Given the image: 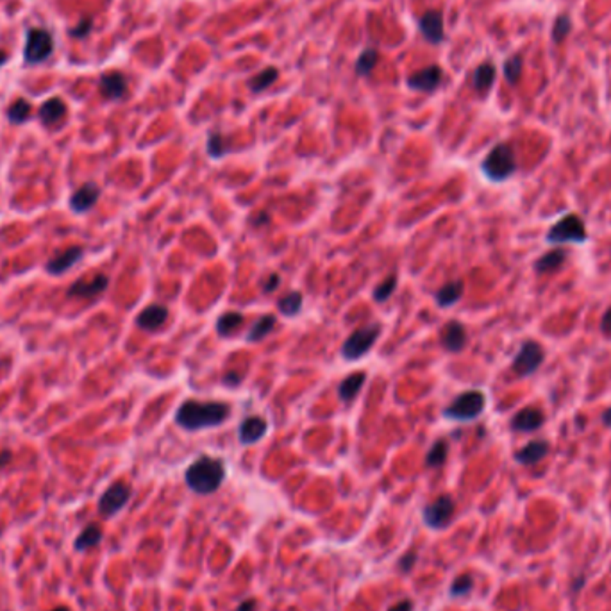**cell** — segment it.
<instances>
[{
	"label": "cell",
	"instance_id": "1",
	"mask_svg": "<svg viewBox=\"0 0 611 611\" xmlns=\"http://www.w3.org/2000/svg\"><path fill=\"white\" fill-rule=\"evenodd\" d=\"M231 415V406L218 401H184L175 413V424L184 431H201L222 426Z\"/></svg>",
	"mask_w": 611,
	"mask_h": 611
},
{
	"label": "cell",
	"instance_id": "2",
	"mask_svg": "<svg viewBox=\"0 0 611 611\" xmlns=\"http://www.w3.org/2000/svg\"><path fill=\"white\" fill-rule=\"evenodd\" d=\"M225 479V463L218 458L201 456L186 468L184 481L199 496H211Z\"/></svg>",
	"mask_w": 611,
	"mask_h": 611
},
{
	"label": "cell",
	"instance_id": "3",
	"mask_svg": "<svg viewBox=\"0 0 611 611\" xmlns=\"http://www.w3.org/2000/svg\"><path fill=\"white\" fill-rule=\"evenodd\" d=\"M481 168H483L484 175L493 182H503L510 179L517 170V159H515L513 149L508 144L496 145L483 159Z\"/></svg>",
	"mask_w": 611,
	"mask_h": 611
},
{
	"label": "cell",
	"instance_id": "4",
	"mask_svg": "<svg viewBox=\"0 0 611 611\" xmlns=\"http://www.w3.org/2000/svg\"><path fill=\"white\" fill-rule=\"evenodd\" d=\"M486 406V397L481 390H467L458 395L443 410V417L449 420L470 422L481 417Z\"/></svg>",
	"mask_w": 611,
	"mask_h": 611
},
{
	"label": "cell",
	"instance_id": "5",
	"mask_svg": "<svg viewBox=\"0 0 611 611\" xmlns=\"http://www.w3.org/2000/svg\"><path fill=\"white\" fill-rule=\"evenodd\" d=\"M381 334V324H372L363 325V327L356 329L347 340L341 345V358L345 361H358L370 352V348L374 347V344L377 341Z\"/></svg>",
	"mask_w": 611,
	"mask_h": 611
},
{
	"label": "cell",
	"instance_id": "6",
	"mask_svg": "<svg viewBox=\"0 0 611 611\" xmlns=\"http://www.w3.org/2000/svg\"><path fill=\"white\" fill-rule=\"evenodd\" d=\"M588 240L586 234V225L581 220V217L570 213L558 220L547 232V241L553 245L563 244H584Z\"/></svg>",
	"mask_w": 611,
	"mask_h": 611
},
{
	"label": "cell",
	"instance_id": "7",
	"mask_svg": "<svg viewBox=\"0 0 611 611\" xmlns=\"http://www.w3.org/2000/svg\"><path fill=\"white\" fill-rule=\"evenodd\" d=\"M54 52V39L46 29H29L23 45V63L29 66L46 61Z\"/></svg>",
	"mask_w": 611,
	"mask_h": 611
},
{
	"label": "cell",
	"instance_id": "8",
	"mask_svg": "<svg viewBox=\"0 0 611 611\" xmlns=\"http://www.w3.org/2000/svg\"><path fill=\"white\" fill-rule=\"evenodd\" d=\"M543 360H546V351L542 345L534 340H526L520 345V351L515 356L511 368L519 377H527L542 367Z\"/></svg>",
	"mask_w": 611,
	"mask_h": 611
},
{
	"label": "cell",
	"instance_id": "9",
	"mask_svg": "<svg viewBox=\"0 0 611 611\" xmlns=\"http://www.w3.org/2000/svg\"><path fill=\"white\" fill-rule=\"evenodd\" d=\"M454 511H456V504H454L453 497L440 496L436 500H433V503H429L424 508L422 517H424L426 526H429L431 529H443L453 520Z\"/></svg>",
	"mask_w": 611,
	"mask_h": 611
},
{
	"label": "cell",
	"instance_id": "10",
	"mask_svg": "<svg viewBox=\"0 0 611 611\" xmlns=\"http://www.w3.org/2000/svg\"><path fill=\"white\" fill-rule=\"evenodd\" d=\"M131 486L125 483H113L99 499V511L104 517H113L120 510H124L125 504L131 499Z\"/></svg>",
	"mask_w": 611,
	"mask_h": 611
},
{
	"label": "cell",
	"instance_id": "11",
	"mask_svg": "<svg viewBox=\"0 0 611 611\" xmlns=\"http://www.w3.org/2000/svg\"><path fill=\"white\" fill-rule=\"evenodd\" d=\"M443 81V70L438 65H429L426 68L418 70L413 75L408 77V86L415 92L431 93L438 88Z\"/></svg>",
	"mask_w": 611,
	"mask_h": 611
},
{
	"label": "cell",
	"instance_id": "12",
	"mask_svg": "<svg viewBox=\"0 0 611 611\" xmlns=\"http://www.w3.org/2000/svg\"><path fill=\"white\" fill-rule=\"evenodd\" d=\"M109 286L108 275L97 274L89 279H77L72 286L68 288L66 295L72 298H93L99 297L102 291H106V288Z\"/></svg>",
	"mask_w": 611,
	"mask_h": 611
},
{
	"label": "cell",
	"instance_id": "13",
	"mask_svg": "<svg viewBox=\"0 0 611 611\" xmlns=\"http://www.w3.org/2000/svg\"><path fill=\"white\" fill-rule=\"evenodd\" d=\"M99 199H101V188L95 182H84L72 194L68 206L75 215H84L97 204Z\"/></svg>",
	"mask_w": 611,
	"mask_h": 611
},
{
	"label": "cell",
	"instance_id": "14",
	"mask_svg": "<svg viewBox=\"0 0 611 611\" xmlns=\"http://www.w3.org/2000/svg\"><path fill=\"white\" fill-rule=\"evenodd\" d=\"M129 82L122 72L118 70H111V72H106L99 79V89H101L102 97L108 99V101H120L125 97L127 93Z\"/></svg>",
	"mask_w": 611,
	"mask_h": 611
},
{
	"label": "cell",
	"instance_id": "15",
	"mask_svg": "<svg viewBox=\"0 0 611 611\" xmlns=\"http://www.w3.org/2000/svg\"><path fill=\"white\" fill-rule=\"evenodd\" d=\"M418 31L422 32V36L427 39L433 45H440L445 39V31H443V15L438 9H429L418 20Z\"/></svg>",
	"mask_w": 611,
	"mask_h": 611
},
{
	"label": "cell",
	"instance_id": "16",
	"mask_svg": "<svg viewBox=\"0 0 611 611\" xmlns=\"http://www.w3.org/2000/svg\"><path fill=\"white\" fill-rule=\"evenodd\" d=\"M268 431V424L260 415H251L241 420L240 427H238V440L241 445H254L260 440H263L265 434Z\"/></svg>",
	"mask_w": 611,
	"mask_h": 611
},
{
	"label": "cell",
	"instance_id": "17",
	"mask_svg": "<svg viewBox=\"0 0 611 611\" xmlns=\"http://www.w3.org/2000/svg\"><path fill=\"white\" fill-rule=\"evenodd\" d=\"M84 256V248L75 245V247H68L63 252H58L51 258V260L45 263V270L51 275H63L65 272H68L70 268L74 267L75 263L81 261V258Z\"/></svg>",
	"mask_w": 611,
	"mask_h": 611
},
{
	"label": "cell",
	"instance_id": "18",
	"mask_svg": "<svg viewBox=\"0 0 611 611\" xmlns=\"http://www.w3.org/2000/svg\"><path fill=\"white\" fill-rule=\"evenodd\" d=\"M546 415L540 408H524L511 418V429L517 433H534L543 426Z\"/></svg>",
	"mask_w": 611,
	"mask_h": 611
},
{
	"label": "cell",
	"instance_id": "19",
	"mask_svg": "<svg viewBox=\"0 0 611 611\" xmlns=\"http://www.w3.org/2000/svg\"><path fill=\"white\" fill-rule=\"evenodd\" d=\"M440 344L447 352H461L467 345V329L461 322L453 320L441 329Z\"/></svg>",
	"mask_w": 611,
	"mask_h": 611
},
{
	"label": "cell",
	"instance_id": "20",
	"mask_svg": "<svg viewBox=\"0 0 611 611\" xmlns=\"http://www.w3.org/2000/svg\"><path fill=\"white\" fill-rule=\"evenodd\" d=\"M168 320V308L163 304L147 306L141 313L136 317V325L147 333H154Z\"/></svg>",
	"mask_w": 611,
	"mask_h": 611
},
{
	"label": "cell",
	"instance_id": "21",
	"mask_svg": "<svg viewBox=\"0 0 611 611\" xmlns=\"http://www.w3.org/2000/svg\"><path fill=\"white\" fill-rule=\"evenodd\" d=\"M66 111H68V109H66V104L63 102V99L51 97L46 99L42 104V108H39L38 118L45 127H52V125L59 124V122L65 118Z\"/></svg>",
	"mask_w": 611,
	"mask_h": 611
},
{
	"label": "cell",
	"instance_id": "22",
	"mask_svg": "<svg viewBox=\"0 0 611 611\" xmlns=\"http://www.w3.org/2000/svg\"><path fill=\"white\" fill-rule=\"evenodd\" d=\"M550 445L547 440H533L527 445H524L522 449L515 453V460L522 465H534L538 461H542L543 458L549 454Z\"/></svg>",
	"mask_w": 611,
	"mask_h": 611
},
{
	"label": "cell",
	"instance_id": "23",
	"mask_svg": "<svg viewBox=\"0 0 611 611\" xmlns=\"http://www.w3.org/2000/svg\"><path fill=\"white\" fill-rule=\"evenodd\" d=\"M365 381H367V374H365V372L348 374L347 377L341 381L340 386H338V397H340L344 403H352V401L360 395Z\"/></svg>",
	"mask_w": 611,
	"mask_h": 611
},
{
	"label": "cell",
	"instance_id": "24",
	"mask_svg": "<svg viewBox=\"0 0 611 611\" xmlns=\"http://www.w3.org/2000/svg\"><path fill=\"white\" fill-rule=\"evenodd\" d=\"M463 291L465 284L461 279L449 281V283H445L443 286L436 291L434 301H436V304L440 306V308H449V306H454L456 302H460V298L463 297Z\"/></svg>",
	"mask_w": 611,
	"mask_h": 611
},
{
	"label": "cell",
	"instance_id": "25",
	"mask_svg": "<svg viewBox=\"0 0 611 611\" xmlns=\"http://www.w3.org/2000/svg\"><path fill=\"white\" fill-rule=\"evenodd\" d=\"M496 77H497L496 65L490 61L481 63V65L476 68V72H474L472 84L481 95H484V93L490 92V88L493 86V82H496Z\"/></svg>",
	"mask_w": 611,
	"mask_h": 611
},
{
	"label": "cell",
	"instance_id": "26",
	"mask_svg": "<svg viewBox=\"0 0 611 611\" xmlns=\"http://www.w3.org/2000/svg\"><path fill=\"white\" fill-rule=\"evenodd\" d=\"M567 260V252L563 248H553L547 254H543L542 258H538L536 263H534V270L538 274H550V272L558 270V268L563 267Z\"/></svg>",
	"mask_w": 611,
	"mask_h": 611
},
{
	"label": "cell",
	"instance_id": "27",
	"mask_svg": "<svg viewBox=\"0 0 611 611\" xmlns=\"http://www.w3.org/2000/svg\"><path fill=\"white\" fill-rule=\"evenodd\" d=\"M275 324H277V320H275L274 315H265V317H260L254 324L251 325V329H248L247 341H251V344H258V341H261L263 338H267L268 334L274 331Z\"/></svg>",
	"mask_w": 611,
	"mask_h": 611
},
{
	"label": "cell",
	"instance_id": "28",
	"mask_svg": "<svg viewBox=\"0 0 611 611\" xmlns=\"http://www.w3.org/2000/svg\"><path fill=\"white\" fill-rule=\"evenodd\" d=\"M102 540V529L99 524H89L81 531L77 538H75V550H88L97 547Z\"/></svg>",
	"mask_w": 611,
	"mask_h": 611
},
{
	"label": "cell",
	"instance_id": "29",
	"mask_svg": "<svg viewBox=\"0 0 611 611\" xmlns=\"http://www.w3.org/2000/svg\"><path fill=\"white\" fill-rule=\"evenodd\" d=\"M244 322H245V317L241 313H238V311H227V313L218 317L217 333L224 338L231 336L232 333H237L238 329L244 325Z\"/></svg>",
	"mask_w": 611,
	"mask_h": 611
},
{
	"label": "cell",
	"instance_id": "30",
	"mask_svg": "<svg viewBox=\"0 0 611 611\" xmlns=\"http://www.w3.org/2000/svg\"><path fill=\"white\" fill-rule=\"evenodd\" d=\"M206 151H208V156L211 159H220L231 152V144L222 132H209Z\"/></svg>",
	"mask_w": 611,
	"mask_h": 611
},
{
	"label": "cell",
	"instance_id": "31",
	"mask_svg": "<svg viewBox=\"0 0 611 611\" xmlns=\"http://www.w3.org/2000/svg\"><path fill=\"white\" fill-rule=\"evenodd\" d=\"M31 113H32L31 102H27L25 99H16V101L8 108V113H6V115H8V120L11 122L13 125H22L31 118Z\"/></svg>",
	"mask_w": 611,
	"mask_h": 611
},
{
	"label": "cell",
	"instance_id": "32",
	"mask_svg": "<svg viewBox=\"0 0 611 611\" xmlns=\"http://www.w3.org/2000/svg\"><path fill=\"white\" fill-rule=\"evenodd\" d=\"M279 77V70L275 66H268V68L261 70L260 74H256L254 77L248 81V88L252 93H261L267 88H270Z\"/></svg>",
	"mask_w": 611,
	"mask_h": 611
},
{
	"label": "cell",
	"instance_id": "33",
	"mask_svg": "<svg viewBox=\"0 0 611 611\" xmlns=\"http://www.w3.org/2000/svg\"><path fill=\"white\" fill-rule=\"evenodd\" d=\"M302 304H304V297L298 291H291V294L284 295V297L279 298L277 310L279 313L284 315V317H295L302 311Z\"/></svg>",
	"mask_w": 611,
	"mask_h": 611
},
{
	"label": "cell",
	"instance_id": "34",
	"mask_svg": "<svg viewBox=\"0 0 611 611\" xmlns=\"http://www.w3.org/2000/svg\"><path fill=\"white\" fill-rule=\"evenodd\" d=\"M377 61H379V54H377V51H375V49H365L356 61V75H360V77H368V75L372 74L374 66L377 65Z\"/></svg>",
	"mask_w": 611,
	"mask_h": 611
},
{
	"label": "cell",
	"instance_id": "35",
	"mask_svg": "<svg viewBox=\"0 0 611 611\" xmlns=\"http://www.w3.org/2000/svg\"><path fill=\"white\" fill-rule=\"evenodd\" d=\"M447 454H449V445H447V441H445L443 438H440V440L434 441L433 447H431L429 453H427L426 465L431 468L441 467V465L445 463V460H447Z\"/></svg>",
	"mask_w": 611,
	"mask_h": 611
},
{
	"label": "cell",
	"instance_id": "36",
	"mask_svg": "<svg viewBox=\"0 0 611 611\" xmlns=\"http://www.w3.org/2000/svg\"><path fill=\"white\" fill-rule=\"evenodd\" d=\"M522 66L524 61L520 56H511V58L506 59V63H504V77H506V81L510 82L511 86H517V82H519L520 75H522Z\"/></svg>",
	"mask_w": 611,
	"mask_h": 611
},
{
	"label": "cell",
	"instance_id": "37",
	"mask_svg": "<svg viewBox=\"0 0 611 611\" xmlns=\"http://www.w3.org/2000/svg\"><path fill=\"white\" fill-rule=\"evenodd\" d=\"M570 31H572V20H570V16L567 15L556 16V20H554L553 23V42L560 45V43L565 42V38L570 34Z\"/></svg>",
	"mask_w": 611,
	"mask_h": 611
},
{
	"label": "cell",
	"instance_id": "38",
	"mask_svg": "<svg viewBox=\"0 0 611 611\" xmlns=\"http://www.w3.org/2000/svg\"><path fill=\"white\" fill-rule=\"evenodd\" d=\"M397 284H398V279L397 275L391 274L388 275L386 279H384L383 283L377 284L374 290V301L375 302H386L388 298L393 295V291L397 290Z\"/></svg>",
	"mask_w": 611,
	"mask_h": 611
},
{
	"label": "cell",
	"instance_id": "39",
	"mask_svg": "<svg viewBox=\"0 0 611 611\" xmlns=\"http://www.w3.org/2000/svg\"><path fill=\"white\" fill-rule=\"evenodd\" d=\"M472 586H474L472 576H470V574H463V576L456 577L454 583L451 584V596L453 597L467 596V593L472 590Z\"/></svg>",
	"mask_w": 611,
	"mask_h": 611
},
{
	"label": "cell",
	"instance_id": "40",
	"mask_svg": "<svg viewBox=\"0 0 611 611\" xmlns=\"http://www.w3.org/2000/svg\"><path fill=\"white\" fill-rule=\"evenodd\" d=\"M92 27H93V20L88 16V18L79 20L77 25H75V27L70 29L68 34L72 36V38L82 39V38H86V36H88L89 32H92Z\"/></svg>",
	"mask_w": 611,
	"mask_h": 611
},
{
	"label": "cell",
	"instance_id": "41",
	"mask_svg": "<svg viewBox=\"0 0 611 611\" xmlns=\"http://www.w3.org/2000/svg\"><path fill=\"white\" fill-rule=\"evenodd\" d=\"M415 563H417V554L415 553H408L404 554L403 558H401V561H398V569L403 570V572H411L415 567Z\"/></svg>",
	"mask_w": 611,
	"mask_h": 611
},
{
	"label": "cell",
	"instance_id": "42",
	"mask_svg": "<svg viewBox=\"0 0 611 611\" xmlns=\"http://www.w3.org/2000/svg\"><path fill=\"white\" fill-rule=\"evenodd\" d=\"M279 284H281V277H279V274H272L270 277L263 283V294H272L274 290H277Z\"/></svg>",
	"mask_w": 611,
	"mask_h": 611
},
{
	"label": "cell",
	"instance_id": "43",
	"mask_svg": "<svg viewBox=\"0 0 611 611\" xmlns=\"http://www.w3.org/2000/svg\"><path fill=\"white\" fill-rule=\"evenodd\" d=\"M388 611H413V603H411V600H408V599H404V600H401V603L393 604V606H391Z\"/></svg>",
	"mask_w": 611,
	"mask_h": 611
},
{
	"label": "cell",
	"instance_id": "44",
	"mask_svg": "<svg viewBox=\"0 0 611 611\" xmlns=\"http://www.w3.org/2000/svg\"><path fill=\"white\" fill-rule=\"evenodd\" d=\"M600 331H603V333H606V334L611 333V308L606 311V313H604L603 320H600Z\"/></svg>",
	"mask_w": 611,
	"mask_h": 611
},
{
	"label": "cell",
	"instance_id": "45",
	"mask_svg": "<svg viewBox=\"0 0 611 611\" xmlns=\"http://www.w3.org/2000/svg\"><path fill=\"white\" fill-rule=\"evenodd\" d=\"M258 610V603L254 599H245L240 606L237 607V611H256Z\"/></svg>",
	"mask_w": 611,
	"mask_h": 611
},
{
	"label": "cell",
	"instance_id": "46",
	"mask_svg": "<svg viewBox=\"0 0 611 611\" xmlns=\"http://www.w3.org/2000/svg\"><path fill=\"white\" fill-rule=\"evenodd\" d=\"M603 422H604V426L611 427V408H607V410L604 411V415H603Z\"/></svg>",
	"mask_w": 611,
	"mask_h": 611
},
{
	"label": "cell",
	"instance_id": "47",
	"mask_svg": "<svg viewBox=\"0 0 611 611\" xmlns=\"http://www.w3.org/2000/svg\"><path fill=\"white\" fill-rule=\"evenodd\" d=\"M9 460H11V453H9V451H4V453L0 454V467H4Z\"/></svg>",
	"mask_w": 611,
	"mask_h": 611
},
{
	"label": "cell",
	"instance_id": "48",
	"mask_svg": "<svg viewBox=\"0 0 611 611\" xmlns=\"http://www.w3.org/2000/svg\"><path fill=\"white\" fill-rule=\"evenodd\" d=\"M8 59H9L8 52H6V51H0V66H4L6 63H8Z\"/></svg>",
	"mask_w": 611,
	"mask_h": 611
},
{
	"label": "cell",
	"instance_id": "49",
	"mask_svg": "<svg viewBox=\"0 0 611 611\" xmlns=\"http://www.w3.org/2000/svg\"><path fill=\"white\" fill-rule=\"evenodd\" d=\"M51 611H70V610L66 606H58V607H54V610H51Z\"/></svg>",
	"mask_w": 611,
	"mask_h": 611
}]
</instances>
